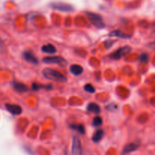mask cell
<instances>
[{
	"label": "cell",
	"mask_w": 155,
	"mask_h": 155,
	"mask_svg": "<svg viewBox=\"0 0 155 155\" xmlns=\"http://www.w3.org/2000/svg\"><path fill=\"white\" fill-rule=\"evenodd\" d=\"M42 75L45 76L46 79H49L51 81H56V82H66L67 81V78L64 74L58 72L57 70H54V69L44 68L42 71Z\"/></svg>",
	"instance_id": "cell-1"
},
{
	"label": "cell",
	"mask_w": 155,
	"mask_h": 155,
	"mask_svg": "<svg viewBox=\"0 0 155 155\" xmlns=\"http://www.w3.org/2000/svg\"><path fill=\"white\" fill-rule=\"evenodd\" d=\"M87 17L89 20V21L91 22V24L93 25L95 27L98 28V29H103L105 26L104 24V22L103 20L102 17H101L100 14H96V13L90 12V11H87L85 12Z\"/></svg>",
	"instance_id": "cell-2"
},
{
	"label": "cell",
	"mask_w": 155,
	"mask_h": 155,
	"mask_svg": "<svg viewBox=\"0 0 155 155\" xmlns=\"http://www.w3.org/2000/svg\"><path fill=\"white\" fill-rule=\"evenodd\" d=\"M42 61L45 64H55L61 66V67H65L67 66V62L64 57L60 56H49V57H45L42 59Z\"/></svg>",
	"instance_id": "cell-3"
},
{
	"label": "cell",
	"mask_w": 155,
	"mask_h": 155,
	"mask_svg": "<svg viewBox=\"0 0 155 155\" xmlns=\"http://www.w3.org/2000/svg\"><path fill=\"white\" fill-rule=\"evenodd\" d=\"M132 48L129 46H123L122 48H118L116 51H115L114 52L112 53L111 54L109 55V57L110 59H113V60H119L121 57H124L125 55H126L127 54H129L131 51Z\"/></svg>",
	"instance_id": "cell-4"
},
{
	"label": "cell",
	"mask_w": 155,
	"mask_h": 155,
	"mask_svg": "<svg viewBox=\"0 0 155 155\" xmlns=\"http://www.w3.org/2000/svg\"><path fill=\"white\" fill-rule=\"evenodd\" d=\"M72 155H82V149L80 139L76 135H73L72 139Z\"/></svg>",
	"instance_id": "cell-5"
},
{
	"label": "cell",
	"mask_w": 155,
	"mask_h": 155,
	"mask_svg": "<svg viewBox=\"0 0 155 155\" xmlns=\"http://www.w3.org/2000/svg\"><path fill=\"white\" fill-rule=\"evenodd\" d=\"M50 5L54 9L63 11V12H70V11H73V10L72 5L67 3H64V2H53Z\"/></svg>",
	"instance_id": "cell-6"
},
{
	"label": "cell",
	"mask_w": 155,
	"mask_h": 155,
	"mask_svg": "<svg viewBox=\"0 0 155 155\" xmlns=\"http://www.w3.org/2000/svg\"><path fill=\"white\" fill-rule=\"evenodd\" d=\"M23 57L24 58V60H26V61H28L30 64H34V65H37L39 64V60L36 57V56L34 55V54L33 52H31V51H24L23 53Z\"/></svg>",
	"instance_id": "cell-7"
},
{
	"label": "cell",
	"mask_w": 155,
	"mask_h": 155,
	"mask_svg": "<svg viewBox=\"0 0 155 155\" xmlns=\"http://www.w3.org/2000/svg\"><path fill=\"white\" fill-rule=\"evenodd\" d=\"M6 109L10 112L11 113H12L13 115H19L22 112V108L20 105H17V104H7L5 105Z\"/></svg>",
	"instance_id": "cell-8"
},
{
	"label": "cell",
	"mask_w": 155,
	"mask_h": 155,
	"mask_svg": "<svg viewBox=\"0 0 155 155\" xmlns=\"http://www.w3.org/2000/svg\"><path fill=\"white\" fill-rule=\"evenodd\" d=\"M70 71L74 76H79L83 72V68L79 64H73L70 67Z\"/></svg>",
	"instance_id": "cell-9"
},
{
	"label": "cell",
	"mask_w": 155,
	"mask_h": 155,
	"mask_svg": "<svg viewBox=\"0 0 155 155\" xmlns=\"http://www.w3.org/2000/svg\"><path fill=\"white\" fill-rule=\"evenodd\" d=\"M42 51L45 53H48L50 54H54L57 52L55 46L52 44H46L42 46Z\"/></svg>",
	"instance_id": "cell-10"
},
{
	"label": "cell",
	"mask_w": 155,
	"mask_h": 155,
	"mask_svg": "<svg viewBox=\"0 0 155 155\" xmlns=\"http://www.w3.org/2000/svg\"><path fill=\"white\" fill-rule=\"evenodd\" d=\"M13 87L16 91H19V92H25V91H27L29 90L28 87L25 84L19 82H13Z\"/></svg>",
	"instance_id": "cell-11"
},
{
	"label": "cell",
	"mask_w": 155,
	"mask_h": 155,
	"mask_svg": "<svg viewBox=\"0 0 155 155\" xmlns=\"http://www.w3.org/2000/svg\"><path fill=\"white\" fill-rule=\"evenodd\" d=\"M87 110L88 111L91 112V113H100L101 112V107L98 104H95V103H89V104L87 105Z\"/></svg>",
	"instance_id": "cell-12"
},
{
	"label": "cell",
	"mask_w": 155,
	"mask_h": 155,
	"mask_svg": "<svg viewBox=\"0 0 155 155\" xmlns=\"http://www.w3.org/2000/svg\"><path fill=\"white\" fill-rule=\"evenodd\" d=\"M110 36H116V37L122 38V39H126V38H130V35H127L126 33H122L120 30H113L109 34Z\"/></svg>",
	"instance_id": "cell-13"
},
{
	"label": "cell",
	"mask_w": 155,
	"mask_h": 155,
	"mask_svg": "<svg viewBox=\"0 0 155 155\" xmlns=\"http://www.w3.org/2000/svg\"><path fill=\"white\" fill-rule=\"evenodd\" d=\"M138 147V144H135V143H130V144H128L127 145L125 146L123 149V153H129L132 151H135V150H137V148Z\"/></svg>",
	"instance_id": "cell-14"
},
{
	"label": "cell",
	"mask_w": 155,
	"mask_h": 155,
	"mask_svg": "<svg viewBox=\"0 0 155 155\" xmlns=\"http://www.w3.org/2000/svg\"><path fill=\"white\" fill-rule=\"evenodd\" d=\"M103 136H104V131L101 129H98L96 132L94 133L92 136V140L94 142H98L102 139Z\"/></svg>",
	"instance_id": "cell-15"
},
{
	"label": "cell",
	"mask_w": 155,
	"mask_h": 155,
	"mask_svg": "<svg viewBox=\"0 0 155 155\" xmlns=\"http://www.w3.org/2000/svg\"><path fill=\"white\" fill-rule=\"evenodd\" d=\"M70 126L71 129L77 131L80 134L85 133V127H84V126L82 125V124H71Z\"/></svg>",
	"instance_id": "cell-16"
},
{
	"label": "cell",
	"mask_w": 155,
	"mask_h": 155,
	"mask_svg": "<svg viewBox=\"0 0 155 155\" xmlns=\"http://www.w3.org/2000/svg\"><path fill=\"white\" fill-rule=\"evenodd\" d=\"M103 123L102 118L100 116H95L92 121V125L94 126H100Z\"/></svg>",
	"instance_id": "cell-17"
},
{
	"label": "cell",
	"mask_w": 155,
	"mask_h": 155,
	"mask_svg": "<svg viewBox=\"0 0 155 155\" xmlns=\"http://www.w3.org/2000/svg\"><path fill=\"white\" fill-rule=\"evenodd\" d=\"M84 89H85V91H86L88 93H94L95 91V87L90 83L85 84V85H84Z\"/></svg>",
	"instance_id": "cell-18"
},
{
	"label": "cell",
	"mask_w": 155,
	"mask_h": 155,
	"mask_svg": "<svg viewBox=\"0 0 155 155\" xmlns=\"http://www.w3.org/2000/svg\"><path fill=\"white\" fill-rule=\"evenodd\" d=\"M148 58L149 57L147 54H142L141 56H140L139 60L141 62H147V60H148Z\"/></svg>",
	"instance_id": "cell-19"
},
{
	"label": "cell",
	"mask_w": 155,
	"mask_h": 155,
	"mask_svg": "<svg viewBox=\"0 0 155 155\" xmlns=\"http://www.w3.org/2000/svg\"><path fill=\"white\" fill-rule=\"evenodd\" d=\"M4 48H5V45H4L3 41H2V39H0V53L2 52V51H3Z\"/></svg>",
	"instance_id": "cell-20"
}]
</instances>
